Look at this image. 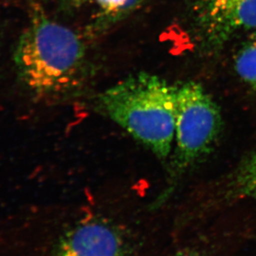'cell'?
Masks as SVG:
<instances>
[{
    "mask_svg": "<svg viewBox=\"0 0 256 256\" xmlns=\"http://www.w3.org/2000/svg\"><path fill=\"white\" fill-rule=\"evenodd\" d=\"M134 252V242L126 230L95 217L66 232L54 256H133Z\"/></svg>",
    "mask_w": 256,
    "mask_h": 256,
    "instance_id": "5",
    "label": "cell"
},
{
    "mask_svg": "<svg viewBox=\"0 0 256 256\" xmlns=\"http://www.w3.org/2000/svg\"><path fill=\"white\" fill-rule=\"evenodd\" d=\"M176 106L175 148L169 178L150 204L152 210L172 198L184 176L212 152L222 133L220 109L202 84L190 81L176 86Z\"/></svg>",
    "mask_w": 256,
    "mask_h": 256,
    "instance_id": "3",
    "label": "cell"
},
{
    "mask_svg": "<svg viewBox=\"0 0 256 256\" xmlns=\"http://www.w3.org/2000/svg\"><path fill=\"white\" fill-rule=\"evenodd\" d=\"M64 4L70 7H80L84 4L92 1V0H62Z\"/></svg>",
    "mask_w": 256,
    "mask_h": 256,
    "instance_id": "10",
    "label": "cell"
},
{
    "mask_svg": "<svg viewBox=\"0 0 256 256\" xmlns=\"http://www.w3.org/2000/svg\"><path fill=\"white\" fill-rule=\"evenodd\" d=\"M30 1V20L12 52L17 78L38 101H61L86 81V44L78 32L50 17L38 0Z\"/></svg>",
    "mask_w": 256,
    "mask_h": 256,
    "instance_id": "1",
    "label": "cell"
},
{
    "mask_svg": "<svg viewBox=\"0 0 256 256\" xmlns=\"http://www.w3.org/2000/svg\"><path fill=\"white\" fill-rule=\"evenodd\" d=\"M98 106L160 160H168L175 138L176 86L142 72L105 90Z\"/></svg>",
    "mask_w": 256,
    "mask_h": 256,
    "instance_id": "2",
    "label": "cell"
},
{
    "mask_svg": "<svg viewBox=\"0 0 256 256\" xmlns=\"http://www.w3.org/2000/svg\"><path fill=\"white\" fill-rule=\"evenodd\" d=\"M104 12L108 14H116L128 10L132 4V0H94Z\"/></svg>",
    "mask_w": 256,
    "mask_h": 256,
    "instance_id": "8",
    "label": "cell"
},
{
    "mask_svg": "<svg viewBox=\"0 0 256 256\" xmlns=\"http://www.w3.org/2000/svg\"><path fill=\"white\" fill-rule=\"evenodd\" d=\"M217 202L256 198V149H254L236 170Z\"/></svg>",
    "mask_w": 256,
    "mask_h": 256,
    "instance_id": "6",
    "label": "cell"
},
{
    "mask_svg": "<svg viewBox=\"0 0 256 256\" xmlns=\"http://www.w3.org/2000/svg\"><path fill=\"white\" fill-rule=\"evenodd\" d=\"M197 38L202 50L214 54L240 30H256V0H210L200 2Z\"/></svg>",
    "mask_w": 256,
    "mask_h": 256,
    "instance_id": "4",
    "label": "cell"
},
{
    "mask_svg": "<svg viewBox=\"0 0 256 256\" xmlns=\"http://www.w3.org/2000/svg\"><path fill=\"white\" fill-rule=\"evenodd\" d=\"M253 42H254V44H256V36H254V40H253Z\"/></svg>",
    "mask_w": 256,
    "mask_h": 256,
    "instance_id": "12",
    "label": "cell"
},
{
    "mask_svg": "<svg viewBox=\"0 0 256 256\" xmlns=\"http://www.w3.org/2000/svg\"><path fill=\"white\" fill-rule=\"evenodd\" d=\"M174 256H210L206 252L199 248H185L178 252Z\"/></svg>",
    "mask_w": 256,
    "mask_h": 256,
    "instance_id": "9",
    "label": "cell"
},
{
    "mask_svg": "<svg viewBox=\"0 0 256 256\" xmlns=\"http://www.w3.org/2000/svg\"><path fill=\"white\" fill-rule=\"evenodd\" d=\"M234 68L238 76L256 92V44L250 42L240 50Z\"/></svg>",
    "mask_w": 256,
    "mask_h": 256,
    "instance_id": "7",
    "label": "cell"
},
{
    "mask_svg": "<svg viewBox=\"0 0 256 256\" xmlns=\"http://www.w3.org/2000/svg\"><path fill=\"white\" fill-rule=\"evenodd\" d=\"M207 1H210V0H200V2H207Z\"/></svg>",
    "mask_w": 256,
    "mask_h": 256,
    "instance_id": "11",
    "label": "cell"
}]
</instances>
